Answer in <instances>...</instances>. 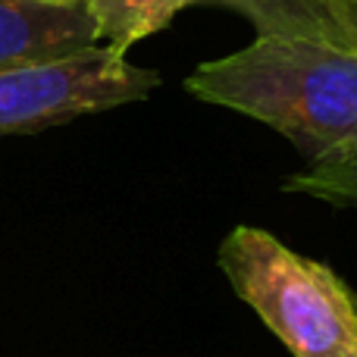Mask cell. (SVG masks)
Segmentation results:
<instances>
[{
  "mask_svg": "<svg viewBox=\"0 0 357 357\" xmlns=\"http://www.w3.org/2000/svg\"><path fill=\"white\" fill-rule=\"evenodd\" d=\"M185 91L276 129L307 163L357 144V50L307 38H257L195 66Z\"/></svg>",
  "mask_w": 357,
  "mask_h": 357,
  "instance_id": "6da1fadb",
  "label": "cell"
},
{
  "mask_svg": "<svg viewBox=\"0 0 357 357\" xmlns=\"http://www.w3.org/2000/svg\"><path fill=\"white\" fill-rule=\"evenodd\" d=\"M216 264L291 357H357V298L326 264L257 226H235Z\"/></svg>",
  "mask_w": 357,
  "mask_h": 357,
  "instance_id": "7a4b0ae2",
  "label": "cell"
},
{
  "mask_svg": "<svg viewBox=\"0 0 357 357\" xmlns=\"http://www.w3.org/2000/svg\"><path fill=\"white\" fill-rule=\"evenodd\" d=\"M160 73L126 60V54L94 44L56 60L0 69V138L35 135L73 119L148 100Z\"/></svg>",
  "mask_w": 357,
  "mask_h": 357,
  "instance_id": "3957f363",
  "label": "cell"
},
{
  "mask_svg": "<svg viewBox=\"0 0 357 357\" xmlns=\"http://www.w3.org/2000/svg\"><path fill=\"white\" fill-rule=\"evenodd\" d=\"M98 29L85 3L54 6L35 0H0V69L56 60L94 47Z\"/></svg>",
  "mask_w": 357,
  "mask_h": 357,
  "instance_id": "277c9868",
  "label": "cell"
},
{
  "mask_svg": "<svg viewBox=\"0 0 357 357\" xmlns=\"http://www.w3.org/2000/svg\"><path fill=\"white\" fill-rule=\"evenodd\" d=\"M197 6L238 13L254 25L257 38H307L357 50L354 0H197Z\"/></svg>",
  "mask_w": 357,
  "mask_h": 357,
  "instance_id": "5b68a950",
  "label": "cell"
},
{
  "mask_svg": "<svg viewBox=\"0 0 357 357\" xmlns=\"http://www.w3.org/2000/svg\"><path fill=\"white\" fill-rule=\"evenodd\" d=\"M85 6L98 41L126 54L132 44L163 31L185 6H197V0H85Z\"/></svg>",
  "mask_w": 357,
  "mask_h": 357,
  "instance_id": "8992f818",
  "label": "cell"
},
{
  "mask_svg": "<svg viewBox=\"0 0 357 357\" xmlns=\"http://www.w3.org/2000/svg\"><path fill=\"white\" fill-rule=\"evenodd\" d=\"M282 188L291 195L333 204V207H357V144L317 163H307L301 173H291L285 178Z\"/></svg>",
  "mask_w": 357,
  "mask_h": 357,
  "instance_id": "52a82bcc",
  "label": "cell"
},
{
  "mask_svg": "<svg viewBox=\"0 0 357 357\" xmlns=\"http://www.w3.org/2000/svg\"><path fill=\"white\" fill-rule=\"evenodd\" d=\"M35 3H54V6H73V3H85V0H35Z\"/></svg>",
  "mask_w": 357,
  "mask_h": 357,
  "instance_id": "ba28073f",
  "label": "cell"
},
{
  "mask_svg": "<svg viewBox=\"0 0 357 357\" xmlns=\"http://www.w3.org/2000/svg\"><path fill=\"white\" fill-rule=\"evenodd\" d=\"M354 3H357V0H354Z\"/></svg>",
  "mask_w": 357,
  "mask_h": 357,
  "instance_id": "9c48e42d",
  "label": "cell"
}]
</instances>
